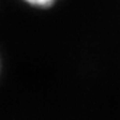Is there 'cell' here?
<instances>
[{"instance_id":"cell-1","label":"cell","mask_w":120,"mask_h":120,"mask_svg":"<svg viewBox=\"0 0 120 120\" xmlns=\"http://www.w3.org/2000/svg\"><path fill=\"white\" fill-rule=\"evenodd\" d=\"M23 1L35 8H48L56 3V0H23Z\"/></svg>"}]
</instances>
